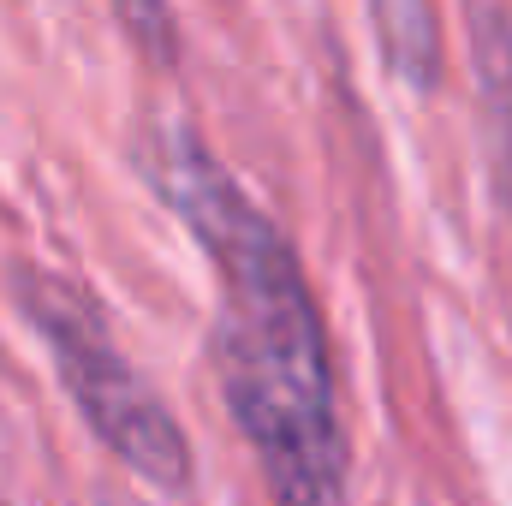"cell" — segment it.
Segmentation results:
<instances>
[{
    "label": "cell",
    "mask_w": 512,
    "mask_h": 506,
    "mask_svg": "<svg viewBox=\"0 0 512 506\" xmlns=\"http://www.w3.org/2000/svg\"><path fill=\"white\" fill-rule=\"evenodd\" d=\"M137 173L197 233L221 274L209 364L274 506H346L352 447L340 423L328 322L292 239L245 197V185L185 120L143 126Z\"/></svg>",
    "instance_id": "obj_1"
},
{
    "label": "cell",
    "mask_w": 512,
    "mask_h": 506,
    "mask_svg": "<svg viewBox=\"0 0 512 506\" xmlns=\"http://www.w3.org/2000/svg\"><path fill=\"white\" fill-rule=\"evenodd\" d=\"M6 280H12V304L42 334L54 370L66 381L78 417L96 429V441L120 465H131L143 483L185 489L191 483V441H185L173 405L120 352L102 304L78 280H66V274H54L42 262H12Z\"/></svg>",
    "instance_id": "obj_2"
},
{
    "label": "cell",
    "mask_w": 512,
    "mask_h": 506,
    "mask_svg": "<svg viewBox=\"0 0 512 506\" xmlns=\"http://www.w3.org/2000/svg\"><path fill=\"white\" fill-rule=\"evenodd\" d=\"M465 30H471V72H477V96H483V120H489L501 203L512 215V12L507 6H465Z\"/></svg>",
    "instance_id": "obj_3"
},
{
    "label": "cell",
    "mask_w": 512,
    "mask_h": 506,
    "mask_svg": "<svg viewBox=\"0 0 512 506\" xmlns=\"http://www.w3.org/2000/svg\"><path fill=\"white\" fill-rule=\"evenodd\" d=\"M370 24L382 36L387 66L411 84V90H435L441 84V12L423 0H376Z\"/></svg>",
    "instance_id": "obj_4"
},
{
    "label": "cell",
    "mask_w": 512,
    "mask_h": 506,
    "mask_svg": "<svg viewBox=\"0 0 512 506\" xmlns=\"http://www.w3.org/2000/svg\"><path fill=\"white\" fill-rule=\"evenodd\" d=\"M114 18H120V30H131V36L143 42V54H149V60L173 66V48H179V18H173L167 6H137V0H126Z\"/></svg>",
    "instance_id": "obj_5"
}]
</instances>
